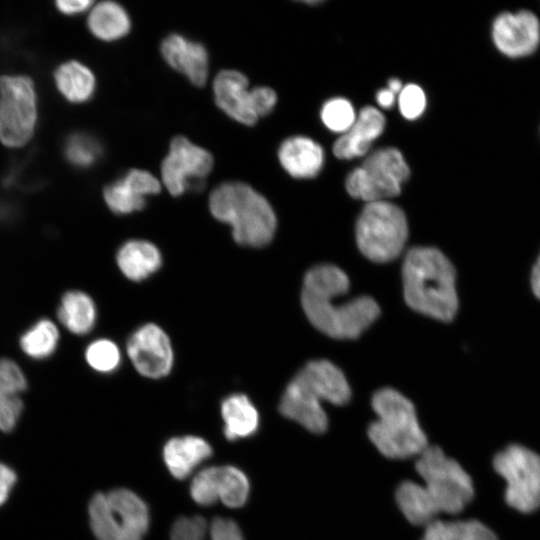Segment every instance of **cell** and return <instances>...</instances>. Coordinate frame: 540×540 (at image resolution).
Masks as SVG:
<instances>
[{"label":"cell","instance_id":"obj_1","mask_svg":"<svg viewBox=\"0 0 540 540\" xmlns=\"http://www.w3.org/2000/svg\"><path fill=\"white\" fill-rule=\"evenodd\" d=\"M349 289L347 275L337 266L322 264L310 269L304 278L303 310L321 332L337 339H355L379 316L380 308L368 296L336 302Z\"/></svg>","mask_w":540,"mask_h":540},{"label":"cell","instance_id":"obj_2","mask_svg":"<svg viewBox=\"0 0 540 540\" xmlns=\"http://www.w3.org/2000/svg\"><path fill=\"white\" fill-rule=\"evenodd\" d=\"M403 292L413 310L440 321H451L458 310L455 270L433 247H414L402 266Z\"/></svg>","mask_w":540,"mask_h":540},{"label":"cell","instance_id":"obj_3","mask_svg":"<svg viewBox=\"0 0 540 540\" xmlns=\"http://www.w3.org/2000/svg\"><path fill=\"white\" fill-rule=\"evenodd\" d=\"M351 390L342 371L328 360L307 363L289 382L279 404L280 413L312 433L327 430L328 418L321 405H344Z\"/></svg>","mask_w":540,"mask_h":540},{"label":"cell","instance_id":"obj_4","mask_svg":"<svg viewBox=\"0 0 540 540\" xmlns=\"http://www.w3.org/2000/svg\"><path fill=\"white\" fill-rule=\"evenodd\" d=\"M209 210L218 221L231 226L232 237L240 245L263 247L274 236L277 220L271 205L245 183L217 186L210 194Z\"/></svg>","mask_w":540,"mask_h":540},{"label":"cell","instance_id":"obj_5","mask_svg":"<svg viewBox=\"0 0 540 540\" xmlns=\"http://www.w3.org/2000/svg\"><path fill=\"white\" fill-rule=\"evenodd\" d=\"M371 404L378 418L369 425L368 436L382 455L406 459L428 447L414 405L404 395L382 388L373 394Z\"/></svg>","mask_w":540,"mask_h":540},{"label":"cell","instance_id":"obj_6","mask_svg":"<svg viewBox=\"0 0 540 540\" xmlns=\"http://www.w3.org/2000/svg\"><path fill=\"white\" fill-rule=\"evenodd\" d=\"M407 236L408 225L403 210L389 201L368 202L356 222V241L360 251L377 263L398 257Z\"/></svg>","mask_w":540,"mask_h":540},{"label":"cell","instance_id":"obj_7","mask_svg":"<svg viewBox=\"0 0 540 540\" xmlns=\"http://www.w3.org/2000/svg\"><path fill=\"white\" fill-rule=\"evenodd\" d=\"M416 470L439 513H459L473 498L470 476L437 446H428L419 455Z\"/></svg>","mask_w":540,"mask_h":540},{"label":"cell","instance_id":"obj_8","mask_svg":"<svg viewBox=\"0 0 540 540\" xmlns=\"http://www.w3.org/2000/svg\"><path fill=\"white\" fill-rule=\"evenodd\" d=\"M410 169L402 153L394 147L372 152L346 178L350 196L368 202L387 201L400 194Z\"/></svg>","mask_w":540,"mask_h":540},{"label":"cell","instance_id":"obj_9","mask_svg":"<svg viewBox=\"0 0 540 540\" xmlns=\"http://www.w3.org/2000/svg\"><path fill=\"white\" fill-rule=\"evenodd\" d=\"M37 119L36 94L31 78L0 77V140L20 147L32 137Z\"/></svg>","mask_w":540,"mask_h":540},{"label":"cell","instance_id":"obj_10","mask_svg":"<svg viewBox=\"0 0 540 540\" xmlns=\"http://www.w3.org/2000/svg\"><path fill=\"white\" fill-rule=\"evenodd\" d=\"M494 468L506 481L505 499L523 513L540 506V456L521 445H510L499 452Z\"/></svg>","mask_w":540,"mask_h":540},{"label":"cell","instance_id":"obj_11","mask_svg":"<svg viewBox=\"0 0 540 540\" xmlns=\"http://www.w3.org/2000/svg\"><path fill=\"white\" fill-rule=\"evenodd\" d=\"M212 155L183 136L175 137L161 166L162 180L173 196L200 190L212 169Z\"/></svg>","mask_w":540,"mask_h":540},{"label":"cell","instance_id":"obj_12","mask_svg":"<svg viewBox=\"0 0 540 540\" xmlns=\"http://www.w3.org/2000/svg\"><path fill=\"white\" fill-rule=\"evenodd\" d=\"M126 353L136 371L146 378H164L173 369L172 342L156 323L147 322L137 327L127 338Z\"/></svg>","mask_w":540,"mask_h":540},{"label":"cell","instance_id":"obj_13","mask_svg":"<svg viewBox=\"0 0 540 540\" xmlns=\"http://www.w3.org/2000/svg\"><path fill=\"white\" fill-rule=\"evenodd\" d=\"M497 49L509 57L531 54L540 42V22L535 14L522 10L498 15L492 25Z\"/></svg>","mask_w":540,"mask_h":540},{"label":"cell","instance_id":"obj_14","mask_svg":"<svg viewBox=\"0 0 540 540\" xmlns=\"http://www.w3.org/2000/svg\"><path fill=\"white\" fill-rule=\"evenodd\" d=\"M159 181L148 171L131 169L120 179L108 184L104 200L111 211L123 215L143 209L146 196L160 192Z\"/></svg>","mask_w":540,"mask_h":540},{"label":"cell","instance_id":"obj_15","mask_svg":"<svg viewBox=\"0 0 540 540\" xmlns=\"http://www.w3.org/2000/svg\"><path fill=\"white\" fill-rule=\"evenodd\" d=\"M217 105L231 118L253 125L258 120L253 103L252 92L248 90V79L236 70L221 71L213 85Z\"/></svg>","mask_w":540,"mask_h":540},{"label":"cell","instance_id":"obj_16","mask_svg":"<svg viewBox=\"0 0 540 540\" xmlns=\"http://www.w3.org/2000/svg\"><path fill=\"white\" fill-rule=\"evenodd\" d=\"M385 125L386 119L377 108L365 106L357 114L351 128L335 141L334 155L347 160L366 155Z\"/></svg>","mask_w":540,"mask_h":540},{"label":"cell","instance_id":"obj_17","mask_svg":"<svg viewBox=\"0 0 540 540\" xmlns=\"http://www.w3.org/2000/svg\"><path fill=\"white\" fill-rule=\"evenodd\" d=\"M161 52L165 61L194 85L203 86L206 83L209 62L202 44L179 34H171L163 40Z\"/></svg>","mask_w":540,"mask_h":540},{"label":"cell","instance_id":"obj_18","mask_svg":"<svg viewBox=\"0 0 540 540\" xmlns=\"http://www.w3.org/2000/svg\"><path fill=\"white\" fill-rule=\"evenodd\" d=\"M278 158L282 167L299 179L318 175L324 164V150L319 143L306 136L287 138L279 147Z\"/></svg>","mask_w":540,"mask_h":540},{"label":"cell","instance_id":"obj_19","mask_svg":"<svg viewBox=\"0 0 540 540\" xmlns=\"http://www.w3.org/2000/svg\"><path fill=\"white\" fill-rule=\"evenodd\" d=\"M120 272L134 282H141L155 274L163 264V256L156 244L145 239L125 241L116 252Z\"/></svg>","mask_w":540,"mask_h":540},{"label":"cell","instance_id":"obj_20","mask_svg":"<svg viewBox=\"0 0 540 540\" xmlns=\"http://www.w3.org/2000/svg\"><path fill=\"white\" fill-rule=\"evenodd\" d=\"M107 497L119 527L117 540H142L149 525L148 508L143 500L125 488L114 489Z\"/></svg>","mask_w":540,"mask_h":540},{"label":"cell","instance_id":"obj_21","mask_svg":"<svg viewBox=\"0 0 540 540\" xmlns=\"http://www.w3.org/2000/svg\"><path fill=\"white\" fill-rule=\"evenodd\" d=\"M211 454V446L196 436L172 438L163 449L164 461L170 473L177 479L186 478Z\"/></svg>","mask_w":540,"mask_h":540},{"label":"cell","instance_id":"obj_22","mask_svg":"<svg viewBox=\"0 0 540 540\" xmlns=\"http://www.w3.org/2000/svg\"><path fill=\"white\" fill-rule=\"evenodd\" d=\"M221 415L228 440L250 437L258 430L259 413L245 394L227 396L221 402Z\"/></svg>","mask_w":540,"mask_h":540},{"label":"cell","instance_id":"obj_23","mask_svg":"<svg viewBox=\"0 0 540 540\" xmlns=\"http://www.w3.org/2000/svg\"><path fill=\"white\" fill-rule=\"evenodd\" d=\"M57 316L62 325L75 335L91 332L97 321V307L84 291L70 290L61 298Z\"/></svg>","mask_w":540,"mask_h":540},{"label":"cell","instance_id":"obj_24","mask_svg":"<svg viewBox=\"0 0 540 540\" xmlns=\"http://www.w3.org/2000/svg\"><path fill=\"white\" fill-rule=\"evenodd\" d=\"M396 502L406 519L414 525H428L439 513L424 485L403 481L396 489Z\"/></svg>","mask_w":540,"mask_h":540},{"label":"cell","instance_id":"obj_25","mask_svg":"<svg viewBox=\"0 0 540 540\" xmlns=\"http://www.w3.org/2000/svg\"><path fill=\"white\" fill-rule=\"evenodd\" d=\"M88 26L97 38L112 41L126 35L130 30L131 22L121 5L113 1H103L91 10Z\"/></svg>","mask_w":540,"mask_h":540},{"label":"cell","instance_id":"obj_26","mask_svg":"<svg viewBox=\"0 0 540 540\" xmlns=\"http://www.w3.org/2000/svg\"><path fill=\"white\" fill-rule=\"evenodd\" d=\"M57 88L66 99L82 103L91 98L95 90L92 71L77 61L61 64L54 73Z\"/></svg>","mask_w":540,"mask_h":540},{"label":"cell","instance_id":"obj_27","mask_svg":"<svg viewBox=\"0 0 540 540\" xmlns=\"http://www.w3.org/2000/svg\"><path fill=\"white\" fill-rule=\"evenodd\" d=\"M421 540H497V537L478 520H434L426 525Z\"/></svg>","mask_w":540,"mask_h":540},{"label":"cell","instance_id":"obj_28","mask_svg":"<svg viewBox=\"0 0 540 540\" xmlns=\"http://www.w3.org/2000/svg\"><path fill=\"white\" fill-rule=\"evenodd\" d=\"M59 330L49 319H41L20 338L23 352L33 359L50 357L59 343Z\"/></svg>","mask_w":540,"mask_h":540},{"label":"cell","instance_id":"obj_29","mask_svg":"<svg viewBox=\"0 0 540 540\" xmlns=\"http://www.w3.org/2000/svg\"><path fill=\"white\" fill-rule=\"evenodd\" d=\"M90 526L97 540H117L119 527L107 494H95L89 504Z\"/></svg>","mask_w":540,"mask_h":540},{"label":"cell","instance_id":"obj_30","mask_svg":"<svg viewBox=\"0 0 540 540\" xmlns=\"http://www.w3.org/2000/svg\"><path fill=\"white\" fill-rule=\"evenodd\" d=\"M248 478L234 466L220 467L219 500L231 508L243 506L249 496Z\"/></svg>","mask_w":540,"mask_h":540},{"label":"cell","instance_id":"obj_31","mask_svg":"<svg viewBox=\"0 0 540 540\" xmlns=\"http://www.w3.org/2000/svg\"><path fill=\"white\" fill-rule=\"evenodd\" d=\"M84 355L89 367L101 374L114 373L122 361L119 346L108 338H98L90 342Z\"/></svg>","mask_w":540,"mask_h":540},{"label":"cell","instance_id":"obj_32","mask_svg":"<svg viewBox=\"0 0 540 540\" xmlns=\"http://www.w3.org/2000/svg\"><path fill=\"white\" fill-rule=\"evenodd\" d=\"M101 146L92 136L85 133L70 135L64 146L67 160L76 167L86 168L96 163L101 155Z\"/></svg>","mask_w":540,"mask_h":540},{"label":"cell","instance_id":"obj_33","mask_svg":"<svg viewBox=\"0 0 540 540\" xmlns=\"http://www.w3.org/2000/svg\"><path fill=\"white\" fill-rule=\"evenodd\" d=\"M320 116L329 130L344 134L355 122L357 114L349 100L335 97L323 104Z\"/></svg>","mask_w":540,"mask_h":540},{"label":"cell","instance_id":"obj_34","mask_svg":"<svg viewBox=\"0 0 540 540\" xmlns=\"http://www.w3.org/2000/svg\"><path fill=\"white\" fill-rule=\"evenodd\" d=\"M220 467L213 466L200 471L193 479L190 493L193 500L202 506L215 504L219 500Z\"/></svg>","mask_w":540,"mask_h":540},{"label":"cell","instance_id":"obj_35","mask_svg":"<svg viewBox=\"0 0 540 540\" xmlns=\"http://www.w3.org/2000/svg\"><path fill=\"white\" fill-rule=\"evenodd\" d=\"M398 105L403 117L408 120L419 118L426 107V95L416 84L405 85L398 95Z\"/></svg>","mask_w":540,"mask_h":540},{"label":"cell","instance_id":"obj_36","mask_svg":"<svg viewBox=\"0 0 540 540\" xmlns=\"http://www.w3.org/2000/svg\"><path fill=\"white\" fill-rule=\"evenodd\" d=\"M207 522L201 516L181 517L171 529V540H204L207 534Z\"/></svg>","mask_w":540,"mask_h":540},{"label":"cell","instance_id":"obj_37","mask_svg":"<svg viewBox=\"0 0 540 540\" xmlns=\"http://www.w3.org/2000/svg\"><path fill=\"white\" fill-rule=\"evenodd\" d=\"M24 405L18 394L0 391V430L10 432L16 426Z\"/></svg>","mask_w":540,"mask_h":540},{"label":"cell","instance_id":"obj_38","mask_svg":"<svg viewBox=\"0 0 540 540\" xmlns=\"http://www.w3.org/2000/svg\"><path fill=\"white\" fill-rule=\"evenodd\" d=\"M26 388L27 380L20 367L10 359H0V391L19 395Z\"/></svg>","mask_w":540,"mask_h":540},{"label":"cell","instance_id":"obj_39","mask_svg":"<svg viewBox=\"0 0 540 540\" xmlns=\"http://www.w3.org/2000/svg\"><path fill=\"white\" fill-rule=\"evenodd\" d=\"M211 540H243L238 525L231 519L217 517L210 525Z\"/></svg>","mask_w":540,"mask_h":540},{"label":"cell","instance_id":"obj_40","mask_svg":"<svg viewBox=\"0 0 540 540\" xmlns=\"http://www.w3.org/2000/svg\"><path fill=\"white\" fill-rule=\"evenodd\" d=\"M252 103L256 115L259 117L270 113L277 102V95L270 87H255L251 90Z\"/></svg>","mask_w":540,"mask_h":540},{"label":"cell","instance_id":"obj_41","mask_svg":"<svg viewBox=\"0 0 540 540\" xmlns=\"http://www.w3.org/2000/svg\"><path fill=\"white\" fill-rule=\"evenodd\" d=\"M17 481L15 471L4 463H0V506L8 499Z\"/></svg>","mask_w":540,"mask_h":540},{"label":"cell","instance_id":"obj_42","mask_svg":"<svg viewBox=\"0 0 540 540\" xmlns=\"http://www.w3.org/2000/svg\"><path fill=\"white\" fill-rule=\"evenodd\" d=\"M92 5V2L89 0H75V1H65L59 0L56 2L57 8L64 14H77L80 13L89 6Z\"/></svg>","mask_w":540,"mask_h":540},{"label":"cell","instance_id":"obj_43","mask_svg":"<svg viewBox=\"0 0 540 540\" xmlns=\"http://www.w3.org/2000/svg\"><path fill=\"white\" fill-rule=\"evenodd\" d=\"M396 99V94L393 93L389 88L380 89L376 94L377 103L385 109L391 108Z\"/></svg>","mask_w":540,"mask_h":540},{"label":"cell","instance_id":"obj_44","mask_svg":"<svg viewBox=\"0 0 540 540\" xmlns=\"http://www.w3.org/2000/svg\"><path fill=\"white\" fill-rule=\"evenodd\" d=\"M531 286L535 296L540 299V255L532 269Z\"/></svg>","mask_w":540,"mask_h":540},{"label":"cell","instance_id":"obj_45","mask_svg":"<svg viewBox=\"0 0 540 540\" xmlns=\"http://www.w3.org/2000/svg\"><path fill=\"white\" fill-rule=\"evenodd\" d=\"M404 86L402 85V82L398 78H391L388 81V87L393 93L396 95L401 92L402 88Z\"/></svg>","mask_w":540,"mask_h":540}]
</instances>
